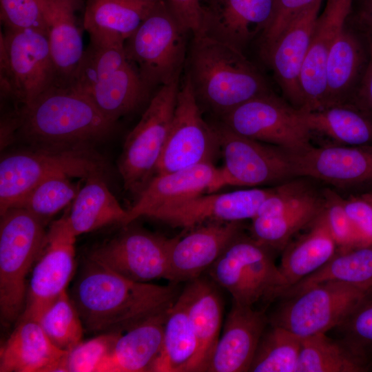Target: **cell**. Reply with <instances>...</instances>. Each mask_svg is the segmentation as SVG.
<instances>
[{
    "label": "cell",
    "instance_id": "cell-1",
    "mask_svg": "<svg viewBox=\"0 0 372 372\" xmlns=\"http://www.w3.org/2000/svg\"><path fill=\"white\" fill-rule=\"evenodd\" d=\"M180 293L176 283L134 281L87 259L71 298L84 329L100 334L123 332L168 310Z\"/></svg>",
    "mask_w": 372,
    "mask_h": 372
},
{
    "label": "cell",
    "instance_id": "cell-2",
    "mask_svg": "<svg viewBox=\"0 0 372 372\" xmlns=\"http://www.w3.org/2000/svg\"><path fill=\"white\" fill-rule=\"evenodd\" d=\"M16 115V134L30 146H92L107 138L116 124L87 95L69 86H52Z\"/></svg>",
    "mask_w": 372,
    "mask_h": 372
},
{
    "label": "cell",
    "instance_id": "cell-3",
    "mask_svg": "<svg viewBox=\"0 0 372 372\" xmlns=\"http://www.w3.org/2000/svg\"><path fill=\"white\" fill-rule=\"evenodd\" d=\"M188 72L197 101L221 116L243 103L271 92L244 53L205 35L193 37Z\"/></svg>",
    "mask_w": 372,
    "mask_h": 372
},
{
    "label": "cell",
    "instance_id": "cell-4",
    "mask_svg": "<svg viewBox=\"0 0 372 372\" xmlns=\"http://www.w3.org/2000/svg\"><path fill=\"white\" fill-rule=\"evenodd\" d=\"M30 147L1 159L0 216L48 178L65 176L86 180L107 175V162L91 145Z\"/></svg>",
    "mask_w": 372,
    "mask_h": 372
},
{
    "label": "cell",
    "instance_id": "cell-5",
    "mask_svg": "<svg viewBox=\"0 0 372 372\" xmlns=\"http://www.w3.org/2000/svg\"><path fill=\"white\" fill-rule=\"evenodd\" d=\"M44 225L19 207L1 215L0 316L4 325L17 322L24 310L26 277L44 246Z\"/></svg>",
    "mask_w": 372,
    "mask_h": 372
},
{
    "label": "cell",
    "instance_id": "cell-6",
    "mask_svg": "<svg viewBox=\"0 0 372 372\" xmlns=\"http://www.w3.org/2000/svg\"><path fill=\"white\" fill-rule=\"evenodd\" d=\"M187 33L169 4L161 0L125 40L127 59L135 65L149 89L180 79L186 56Z\"/></svg>",
    "mask_w": 372,
    "mask_h": 372
},
{
    "label": "cell",
    "instance_id": "cell-7",
    "mask_svg": "<svg viewBox=\"0 0 372 372\" xmlns=\"http://www.w3.org/2000/svg\"><path fill=\"white\" fill-rule=\"evenodd\" d=\"M272 252L241 232L209 269V274L238 304L254 306L260 300L280 297L285 282Z\"/></svg>",
    "mask_w": 372,
    "mask_h": 372
},
{
    "label": "cell",
    "instance_id": "cell-8",
    "mask_svg": "<svg viewBox=\"0 0 372 372\" xmlns=\"http://www.w3.org/2000/svg\"><path fill=\"white\" fill-rule=\"evenodd\" d=\"M180 79L162 85L127 136L118 168L125 189L140 193L152 178L169 132Z\"/></svg>",
    "mask_w": 372,
    "mask_h": 372
},
{
    "label": "cell",
    "instance_id": "cell-9",
    "mask_svg": "<svg viewBox=\"0 0 372 372\" xmlns=\"http://www.w3.org/2000/svg\"><path fill=\"white\" fill-rule=\"evenodd\" d=\"M1 90L21 105L56 85L57 74L47 33L36 29L1 33Z\"/></svg>",
    "mask_w": 372,
    "mask_h": 372
},
{
    "label": "cell",
    "instance_id": "cell-10",
    "mask_svg": "<svg viewBox=\"0 0 372 372\" xmlns=\"http://www.w3.org/2000/svg\"><path fill=\"white\" fill-rule=\"evenodd\" d=\"M368 289L336 281L314 284L284 298L272 325L301 338L326 333L342 323Z\"/></svg>",
    "mask_w": 372,
    "mask_h": 372
},
{
    "label": "cell",
    "instance_id": "cell-11",
    "mask_svg": "<svg viewBox=\"0 0 372 372\" xmlns=\"http://www.w3.org/2000/svg\"><path fill=\"white\" fill-rule=\"evenodd\" d=\"M223 125L243 136L290 152L311 145V134L301 109L272 92L254 97L222 116Z\"/></svg>",
    "mask_w": 372,
    "mask_h": 372
},
{
    "label": "cell",
    "instance_id": "cell-12",
    "mask_svg": "<svg viewBox=\"0 0 372 372\" xmlns=\"http://www.w3.org/2000/svg\"><path fill=\"white\" fill-rule=\"evenodd\" d=\"M216 130L224 159L223 187L281 184L296 178L288 150L240 135L223 124Z\"/></svg>",
    "mask_w": 372,
    "mask_h": 372
},
{
    "label": "cell",
    "instance_id": "cell-13",
    "mask_svg": "<svg viewBox=\"0 0 372 372\" xmlns=\"http://www.w3.org/2000/svg\"><path fill=\"white\" fill-rule=\"evenodd\" d=\"M220 149L216 127L202 117L187 75L179 87L168 137L156 174L169 173L212 163Z\"/></svg>",
    "mask_w": 372,
    "mask_h": 372
},
{
    "label": "cell",
    "instance_id": "cell-14",
    "mask_svg": "<svg viewBox=\"0 0 372 372\" xmlns=\"http://www.w3.org/2000/svg\"><path fill=\"white\" fill-rule=\"evenodd\" d=\"M76 237L65 216L51 225L32 267L24 310L18 320H37L43 311L67 291L75 269Z\"/></svg>",
    "mask_w": 372,
    "mask_h": 372
},
{
    "label": "cell",
    "instance_id": "cell-15",
    "mask_svg": "<svg viewBox=\"0 0 372 372\" xmlns=\"http://www.w3.org/2000/svg\"><path fill=\"white\" fill-rule=\"evenodd\" d=\"M172 238L127 229L89 253L87 259L134 281L169 280Z\"/></svg>",
    "mask_w": 372,
    "mask_h": 372
},
{
    "label": "cell",
    "instance_id": "cell-16",
    "mask_svg": "<svg viewBox=\"0 0 372 372\" xmlns=\"http://www.w3.org/2000/svg\"><path fill=\"white\" fill-rule=\"evenodd\" d=\"M290 154L296 177L318 180L340 189L372 187V144L311 145Z\"/></svg>",
    "mask_w": 372,
    "mask_h": 372
},
{
    "label": "cell",
    "instance_id": "cell-17",
    "mask_svg": "<svg viewBox=\"0 0 372 372\" xmlns=\"http://www.w3.org/2000/svg\"><path fill=\"white\" fill-rule=\"evenodd\" d=\"M272 188H252L227 193L202 194L159 208L147 217L174 227L193 229L213 222L252 219Z\"/></svg>",
    "mask_w": 372,
    "mask_h": 372
},
{
    "label": "cell",
    "instance_id": "cell-18",
    "mask_svg": "<svg viewBox=\"0 0 372 372\" xmlns=\"http://www.w3.org/2000/svg\"><path fill=\"white\" fill-rule=\"evenodd\" d=\"M275 1L205 0L199 35L214 39L243 52L248 44L266 30Z\"/></svg>",
    "mask_w": 372,
    "mask_h": 372
},
{
    "label": "cell",
    "instance_id": "cell-19",
    "mask_svg": "<svg viewBox=\"0 0 372 372\" xmlns=\"http://www.w3.org/2000/svg\"><path fill=\"white\" fill-rule=\"evenodd\" d=\"M322 0H318L298 15L275 43L262 54L271 67L285 100L303 107L300 77Z\"/></svg>",
    "mask_w": 372,
    "mask_h": 372
},
{
    "label": "cell",
    "instance_id": "cell-20",
    "mask_svg": "<svg viewBox=\"0 0 372 372\" xmlns=\"http://www.w3.org/2000/svg\"><path fill=\"white\" fill-rule=\"evenodd\" d=\"M241 222H213L172 238L169 280L190 281L209 269L233 240L242 232Z\"/></svg>",
    "mask_w": 372,
    "mask_h": 372
},
{
    "label": "cell",
    "instance_id": "cell-21",
    "mask_svg": "<svg viewBox=\"0 0 372 372\" xmlns=\"http://www.w3.org/2000/svg\"><path fill=\"white\" fill-rule=\"evenodd\" d=\"M222 187L220 169L212 163L156 174L138 194L137 200L127 210L123 225L127 226L139 217H147L163 207L205 192L212 193Z\"/></svg>",
    "mask_w": 372,
    "mask_h": 372
},
{
    "label": "cell",
    "instance_id": "cell-22",
    "mask_svg": "<svg viewBox=\"0 0 372 372\" xmlns=\"http://www.w3.org/2000/svg\"><path fill=\"white\" fill-rule=\"evenodd\" d=\"M351 3L352 0H327L318 18L300 73L302 110L313 111L324 105L328 56L335 38L346 23Z\"/></svg>",
    "mask_w": 372,
    "mask_h": 372
},
{
    "label": "cell",
    "instance_id": "cell-23",
    "mask_svg": "<svg viewBox=\"0 0 372 372\" xmlns=\"http://www.w3.org/2000/svg\"><path fill=\"white\" fill-rule=\"evenodd\" d=\"M267 321L262 311L233 302L207 371H249Z\"/></svg>",
    "mask_w": 372,
    "mask_h": 372
},
{
    "label": "cell",
    "instance_id": "cell-24",
    "mask_svg": "<svg viewBox=\"0 0 372 372\" xmlns=\"http://www.w3.org/2000/svg\"><path fill=\"white\" fill-rule=\"evenodd\" d=\"M367 63L365 35L346 22L335 38L328 56L322 107L353 100Z\"/></svg>",
    "mask_w": 372,
    "mask_h": 372
},
{
    "label": "cell",
    "instance_id": "cell-25",
    "mask_svg": "<svg viewBox=\"0 0 372 372\" xmlns=\"http://www.w3.org/2000/svg\"><path fill=\"white\" fill-rule=\"evenodd\" d=\"M67 352L50 341L37 320H19L1 348L0 371H63Z\"/></svg>",
    "mask_w": 372,
    "mask_h": 372
},
{
    "label": "cell",
    "instance_id": "cell-26",
    "mask_svg": "<svg viewBox=\"0 0 372 372\" xmlns=\"http://www.w3.org/2000/svg\"><path fill=\"white\" fill-rule=\"evenodd\" d=\"M168 310L119 333L98 372L150 371L161 350Z\"/></svg>",
    "mask_w": 372,
    "mask_h": 372
},
{
    "label": "cell",
    "instance_id": "cell-27",
    "mask_svg": "<svg viewBox=\"0 0 372 372\" xmlns=\"http://www.w3.org/2000/svg\"><path fill=\"white\" fill-rule=\"evenodd\" d=\"M79 2L43 0L47 34L57 74L56 85H68L84 52L76 16Z\"/></svg>",
    "mask_w": 372,
    "mask_h": 372
},
{
    "label": "cell",
    "instance_id": "cell-28",
    "mask_svg": "<svg viewBox=\"0 0 372 372\" xmlns=\"http://www.w3.org/2000/svg\"><path fill=\"white\" fill-rule=\"evenodd\" d=\"M301 110L311 135L324 136L337 145L372 143V111L354 99L316 110Z\"/></svg>",
    "mask_w": 372,
    "mask_h": 372
},
{
    "label": "cell",
    "instance_id": "cell-29",
    "mask_svg": "<svg viewBox=\"0 0 372 372\" xmlns=\"http://www.w3.org/2000/svg\"><path fill=\"white\" fill-rule=\"evenodd\" d=\"M179 298L198 340V372L207 371L220 338L223 309L221 297L212 282L200 276L188 282Z\"/></svg>",
    "mask_w": 372,
    "mask_h": 372
},
{
    "label": "cell",
    "instance_id": "cell-30",
    "mask_svg": "<svg viewBox=\"0 0 372 372\" xmlns=\"http://www.w3.org/2000/svg\"><path fill=\"white\" fill-rule=\"evenodd\" d=\"M337 249L322 209L308 227V231L290 241L282 251L279 268L285 282L284 290L322 267L333 257Z\"/></svg>",
    "mask_w": 372,
    "mask_h": 372
},
{
    "label": "cell",
    "instance_id": "cell-31",
    "mask_svg": "<svg viewBox=\"0 0 372 372\" xmlns=\"http://www.w3.org/2000/svg\"><path fill=\"white\" fill-rule=\"evenodd\" d=\"M200 353L196 335L179 296L167 311L160 352L151 372H198Z\"/></svg>",
    "mask_w": 372,
    "mask_h": 372
},
{
    "label": "cell",
    "instance_id": "cell-32",
    "mask_svg": "<svg viewBox=\"0 0 372 372\" xmlns=\"http://www.w3.org/2000/svg\"><path fill=\"white\" fill-rule=\"evenodd\" d=\"M127 215V210L121 207L104 178L95 176L85 180L65 217L78 236L111 224L123 225Z\"/></svg>",
    "mask_w": 372,
    "mask_h": 372
},
{
    "label": "cell",
    "instance_id": "cell-33",
    "mask_svg": "<svg viewBox=\"0 0 372 372\" xmlns=\"http://www.w3.org/2000/svg\"><path fill=\"white\" fill-rule=\"evenodd\" d=\"M87 32L89 44L68 85L83 94L128 62L121 34L98 28Z\"/></svg>",
    "mask_w": 372,
    "mask_h": 372
},
{
    "label": "cell",
    "instance_id": "cell-34",
    "mask_svg": "<svg viewBox=\"0 0 372 372\" xmlns=\"http://www.w3.org/2000/svg\"><path fill=\"white\" fill-rule=\"evenodd\" d=\"M324 199L316 190L298 205L280 213L256 216L251 219V236L273 251H282L299 231L308 227L323 209Z\"/></svg>",
    "mask_w": 372,
    "mask_h": 372
},
{
    "label": "cell",
    "instance_id": "cell-35",
    "mask_svg": "<svg viewBox=\"0 0 372 372\" xmlns=\"http://www.w3.org/2000/svg\"><path fill=\"white\" fill-rule=\"evenodd\" d=\"M149 89L129 61L96 83L85 94L107 118L116 123L136 109Z\"/></svg>",
    "mask_w": 372,
    "mask_h": 372
},
{
    "label": "cell",
    "instance_id": "cell-36",
    "mask_svg": "<svg viewBox=\"0 0 372 372\" xmlns=\"http://www.w3.org/2000/svg\"><path fill=\"white\" fill-rule=\"evenodd\" d=\"M369 360L342 340L318 333L302 338L296 372H364Z\"/></svg>",
    "mask_w": 372,
    "mask_h": 372
},
{
    "label": "cell",
    "instance_id": "cell-37",
    "mask_svg": "<svg viewBox=\"0 0 372 372\" xmlns=\"http://www.w3.org/2000/svg\"><path fill=\"white\" fill-rule=\"evenodd\" d=\"M326 281L341 282L369 289L372 287V244L346 251H338L315 273L288 287L281 298L291 296L311 285Z\"/></svg>",
    "mask_w": 372,
    "mask_h": 372
},
{
    "label": "cell",
    "instance_id": "cell-38",
    "mask_svg": "<svg viewBox=\"0 0 372 372\" xmlns=\"http://www.w3.org/2000/svg\"><path fill=\"white\" fill-rule=\"evenodd\" d=\"M161 0H87L83 27L116 32L127 39Z\"/></svg>",
    "mask_w": 372,
    "mask_h": 372
},
{
    "label": "cell",
    "instance_id": "cell-39",
    "mask_svg": "<svg viewBox=\"0 0 372 372\" xmlns=\"http://www.w3.org/2000/svg\"><path fill=\"white\" fill-rule=\"evenodd\" d=\"M302 338L276 325L263 333L249 371L296 372Z\"/></svg>",
    "mask_w": 372,
    "mask_h": 372
},
{
    "label": "cell",
    "instance_id": "cell-40",
    "mask_svg": "<svg viewBox=\"0 0 372 372\" xmlns=\"http://www.w3.org/2000/svg\"><path fill=\"white\" fill-rule=\"evenodd\" d=\"M70 179L68 176H57L44 180L23 196L12 207L22 208L45 223L76 196L81 187Z\"/></svg>",
    "mask_w": 372,
    "mask_h": 372
},
{
    "label": "cell",
    "instance_id": "cell-41",
    "mask_svg": "<svg viewBox=\"0 0 372 372\" xmlns=\"http://www.w3.org/2000/svg\"><path fill=\"white\" fill-rule=\"evenodd\" d=\"M50 341L68 351L82 340L84 327L71 297L63 293L37 320Z\"/></svg>",
    "mask_w": 372,
    "mask_h": 372
},
{
    "label": "cell",
    "instance_id": "cell-42",
    "mask_svg": "<svg viewBox=\"0 0 372 372\" xmlns=\"http://www.w3.org/2000/svg\"><path fill=\"white\" fill-rule=\"evenodd\" d=\"M337 327L343 342L369 359V355L372 354V287L365 291Z\"/></svg>",
    "mask_w": 372,
    "mask_h": 372
},
{
    "label": "cell",
    "instance_id": "cell-43",
    "mask_svg": "<svg viewBox=\"0 0 372 372\" xmlns=\"http://www.w3.org/2000/svg\"><path fill=\"white\" fill-rule=\"evenodd\" d=\"M119 333H100L90 340H81L67 352L63 371L98 372Z\"/></svg>",
    "mask_w": 372,
    "mask_h": 372
},
{
    "label": "cell",
    "instance_id": "cell-44",
    "mask_svg": "<svg viewBox=\"0 0 372 372\" xmlns=\"http://www.w3.org/2000/svg\"><path fill=\"white\" fill-rule=\"evenodd\" d=\"M323 214L338 251H346L361 247L355 229L344 210L343 198L335 191L324 188Z\"/></svg>",
    "mask_w": 372,
    "mask_h": 372
},
{
    "label": "cell",
    "instance_id": "cell-45",
    "mask_svg": "<svg viewBox=\"0 0 372 372\" xmlns=\"http://www.w3.org/2000/svg\"><path fill=\"white\" fill-rule=\"evenodd\" d=\"M6 30L36 29L47 33L43 0H0Z\"/></svg>",
    "mask_w": 372,
    "mask_h": 372
},
{
    "label": "cell",
    "instance_id": "cell-46",
    "mask_svg": "<svg viewBox=\"0 0 372 372\" xmlns=\"http://www.w3.org/2000/svg\"><path fill=\"white\" fill-rule=\"evenodd\" d=\"M318 0H276L271 19L260 36L261 54L277 40L289 24Z\"/></svg>",
    "mask_w": 372,
    "mask_h": 372
},
{
    "label": "cell",
    "instance_id": "cell-47",
    "mask_svg": "<svg viewBox=\"0 0 372 372\" xmlns=\"http://www.w3.org/2000/svg\"><path fill=\"white\" fill-rule=\"evenodd\" d=\"M342 203L360 246L372 244V205L360 195L343 198Z\"/></svg>",
    "mask_w": 372,
    "mask_h": 372
},
{
    "label": "cell",
    "instance_id": "cell-48",
    "mask_svg": "<svg viewBox=\"0 0 372 372\" xmlns=\"http://www.w3.org/2000/svg\"><path fill=\"white\" fill-rule=\"evenodd\" d=\"M205 0H168V4L183 27L192 36L200 34Z\"/></svg>",
    "mask_w": 372,
    "mask_h": 372
},
{
    "label": "cell",
    "instance_id": "cell-49",
    "mask_svg": "<svg viewBox=\"0 0 372 372\" xmlns=\"http://www.w3.org/2000/svg\"><path fill=\"white\" fill-rule=\"evenodd\" d=\"M346 22L362 34L372 31V0H352Z\"/></svg>",
    "mask_w": 372,
    "mask_h": 372
},
{
    "label": "cell",
    "instance_id": "cell-50",
    "mask_svg": "<svg viewBox=\"0 0 372 372\" xmlns=\"http://www.w3.org/2000/svg\"><path fill=\"white\" fill-rule=\"evenodd\" d=\"M364 34L368 46V63L354 100L372 111V31Z\"/></svg>",
    "mask_w": 372,
    "mask_h": 372
},
{
    "label": "cell",
    "instance_id": "cell-51",
    "mask_svg": "<svg viewBox=\"0 0 372 372\" xmlns=\"http://www.w3.org/2000/svg\"><path fill=\"white\" fill-rule=\"evenodd\" d=\"M360 196L372 205V191L362 193Z\"/></svg>",
    "mask_w": 372,
    "mask_h": 372
}]
</instances>
